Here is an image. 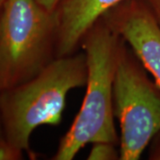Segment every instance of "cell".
<instances>
[{
    "instance_id": "6da1fadb",
    "label": "cell",
    "mask_w": 160,
    "mask_h": 160,
    "mask_svg": "<svg viewBox=\"0 0 160 160\" xmlns=\"http://www.w3.org/2000/svg\"><path fill=\"white\" fill-rule=\"evenodd\" d=\"M84 52L55 58L33 78L0 92L4 140L19 152H29L36 128L61 123L70 90L86 86Z\"/></svg>"
},
{
    "instance_id": "7a4b0ae2",
    "label": "cell",
    "mask_w": 160,
    "mask_h": 160,
    "mask_svg": "<svg viewBox=\"0 0 160 160\" xmlns=\"http://www.w3.org/2000/svg\"><path fill=\"white\" fill-rule=\"evenodd\" d=\"M121 40L103 17L84 36L80 48L86 55L87 67L86 94L52 159H74L89 143H119L114 123L113 81Z\"/></svg>"
},
{
    "instance_id": "3957f363",
    "label": "cell",
    "mask_w": 160,
    "mask_h": 160,
    "mask_svg": "<svg viewBox=\"0 0 160 160\" xmlns=\"http://www.w3.org/2000/svg\"><path fill=\"white\" fill-rule=\"evenodd\" d=\"M54 11L37 0H6L0 11V90L17 86L56 58Z\"/></svg>"
},
{
    "instance_id": "277c9868",
    "label": "cell",
    "mask_w": 160,
    "mask_h": 160,
    "mask_svg": "<svg viewBox=\"0 0 160 160\" xmlns=\"http://www.w3.org/2000/svg\"><path fill=\"white\" fill-rule=\"evenodd\" d=\"M113 110L120 126L119 159H140L160 132V89L123 38L113 81Z\"/></svg>"
},
{
    "instance_id": "5b68a950",
    "label": "cell",
    "mask_w": 160,
    "mask_h": 160,
    "mask_svg": "<svg viewBox=\"0 0 160 160\" xmlns=\"http://www.w3.org/2000/svg\"><path fill=\"white\" fill-rule=\"evenodd\" d=\"M102 17L130 46L160 89V27L142 0H124Z\"/></svg>"
},
{
    "instance_id": "8992f818",
    "label": "cell",
    "mask_w": 160,
    "mask_h": 160,
    "mask_svg": "<svg viewBox=\"0 0 160 160\" xmlns=\"http://www.w3.org/2000/svg\"><path fill=\"white\" fill-rule=\"evenodd\" d=\"M124 0H61L54 10L57 24L56 58L72 54L88 29Z\"/></svg>"
},
{
    "instance_id": "52a82bcc",
    "label": "cell",
    "mask_w": 160,
    "mask_h": 160,
    "mask_svg": "<svg viewBox=\"0 0 160 160\" xmlns=\"http://www.w3.org/2000/svg\"><path fill=\"white\" fill-rule=\"evenodd\" d=\"M116 143L98 142L92 143L88 160H117L119 159V149H116Z\"/></svg>"
},
{
    "instance_id": "ba28073f",
    "label": "cell",
    "mask_w": 160,
    "mask_h": 160,
    "mask_svg": "<svg viewBox=\"0 0 160 160\" xmlns=\"http://www.w3.org/2000/svg\"><path fill=\"white\" fill-rule=\"evenodd\" d=\"M22 158V152L13 149L5 140L0 142V160H17Z\"/></svg>"
},
{
    "instance_id": "9c48e42d",
    "label": "cell",
    "mask_w": 160,
    "mask_h": 160,
    "mask_svg": "<svg viewBox=\"0 0 160 160\" xmlns=\"http://www.w3.org/2000/svg\"><path fill=\"white\" fill-rule=\"evenodd\" d=\"M160 27V0H142Z\"/></svg>"
},
{
    "instance_id": "30bf717a",
    "label": "cell",
    "mask_w": 160,
    "mask_h": 160,
    "mask_svg": "<svg viewBox=\"0 0 160 160\" xmlns=\"http://www.w3.org/2000/svg\"><path fill=\"white\" fill-rule=\"evenodd\" d=\"M152 141H154V142L149 152V158L160 160V132L152 139Z\"/></svg>"
},
{
    "instance_id": "8fae6325",
    "label": "cell",
    "mask_w": 160,
    "mask_h": 160,
    "mask_svg": "<svg viewBox=\"0 0 160 160\" xmlns=\"http://www.w3.org/2000/svg\"><path fill=\"white\" fill-rule=\"evenodd\" d=\"M40 6H42L46 10L50 12H53L57 7L58 4L61 0H37Z\"/></svg>"
},
{
    "instance_id": "7c38bea8",
    "label": "cell",
    "mask_w": 160,
    "mask_h": 160,
    "mask_svg": "<svg viewBox=\"0 0 160 160\" xmlns=\"http://www.w3.org/2000/svg\"><path fill=\"white\" fill-rule=\"evenodd\" d=\"M1 92V90H0ZM4 140V134H3V126H2V119H1V112H0V142Z\"/></svg>"
},
{
    "instance_id": "4fadbf2b",
    "label": "cell",
    "mask_w": 160,
    "mask_h": 160,
    "mask_svg": "<svg viewBox=\"0 0 160 160\" xmlns=\"http://www.w3.org/2000/svg\"><path fill=\"white\" fill-rule=\"evenodd\" d=\"M5 1H6V0H0V7L2 6V5H3V3H4Z\"/></svg>"
},
{
    "instance_id": "5bb4252c",
    "label": "cell",
    "mask_w": 160,
    "mask_h": 160,
    "mask_svg": "<svg viewBox=\"0 0 160 160\" xmlns=\"http://www.w3.org/2000/svg\"><path fill=\"white\" fill-rule=\"evenodd\" d=\"M0 11H1V7H0Z\"/></svg>"
}]
</instances>
